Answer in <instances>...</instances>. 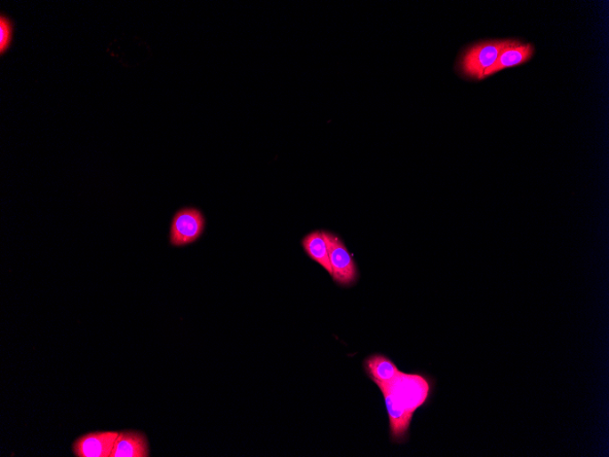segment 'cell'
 <instances>
[{
    "label": "cell",
    "instance_id": "6da1fadb",
    "mask_svg": "<svg viewBox=\"0 0 609 457\" xmlns=\"http://www.w3.org/2000/svg\"><path fill=\"white\" fill-rule=\"evenodd\" d=\"M384 384L393 397L413 414L428 404L435 389V380L431 376L401 371L390 382Z\"/></svg>",
    "mask_w": 609,
    "mask_h": 457
},
{
    "label": "cell",
    "instance_id": "52a82bcc",
    "mask_svg": "<svg viewBox=\"0 0 609 457\" xmlns=\"http://www.w3.org/2000/svg\"><path fill=\"white\" fill-rule=\"evenodd\" d=\"M149 443L146 434L134 430L119 432L111 457H148Z\"/></svg>",
    "mask_w": 609,
    "mask_h": 457
},
{
    "label": "cell",
    "instance_id": "5b68a950",
    "mask_svg": "<svg viewBox=\"0 0 609 457\" xmlns=\"http://www.w3.org/2000/svg\"><path fill=\"white\" fill-rule=\"evenodd\" d=\"M383 395L389 421L390 440L394 443H405L409 439V432L413 418L388 389L384 383H375Z\"/></svg>",
    "mask_w": 609,
    "mask_h": 457
},
{
    "label": "cell",
    "instance_id": "8992f818",
    "mask_svg": "<svg viewBox=\"0 0 609 457\" xmlns=\"http://www.w3.org/2000/svg\"><path fill=\"white\" fill-rule=\"evenodd\" d=\"M119 432L96 431L79 437L71 445L76 457H111Z\"/></svg>",
    "mask_w": 609,
    "mask_h": 457
},
{
    "label": "cell",
    "instance_id": "3957f363",
    "mask_svg": "<svg viewBox=\"0 0 609 457\" xmlns=\"http://www.w3.org/2000/svg\"><path fill=\"white\" fill-rule=\"evenodd\" d=\"M322 233L327 242L333 280L341 287L354 285L359 278V270L344 242L336 234L328 231Z\"/></svg>",
    "mask_w": 609,
    "mask_h": 457
},
{
    "label": "cell",
    "instance_id": "30bf717a",
    "mask_svg": "<svg viewBox=\"0 0 609 457\" xmlns=\"http://www.w3.org/2000/svg\"><path fill=\"white\" fill-rule=\"evenodd\" d=\"M302 245L305 253L311 260L324 267L330 275H333L327 242L322 231L316 230L307 235L302 239Z\"/></svg>",
    "mask_w": 609,
    "mask_h": 457
},
{
    "label": "cell",
    "instance_id": "277c9868",
    "mask_svg": "<svg viewBox=\"0 0 609 457\" xmlns=\"http://www.w3.org/2000/svg\"><path fill=\"white\" fill-rule=\"evenodd\" d=\"M205 220L198 208L184 207L174 214L170 228V244L173 247H185L200 238Z\"/></svg>",
    "mask_w": 609,
    "mask_h": 457
},
{
    "label": "cell",
    "instance_id": "ba28073f",
    "mask_svg": "<svg viewBox=\"0 0 609 457\" xmlns=\"http://www.w3.org/2000/svg\"><path fill=\"white\" fill-rule=\"evenodd\" d=\"M533 51L532 44L511 41L510 44L501 52L496 61L486 69L484 78L492 76L501 69L527 62L533 57Z\"/></svg>",
    "mask_w": 609,
    "mask_h": 457
},
{
    "label": "cell",
    "instance_id": "9c48e42d",
    "mask_svg": "<svg viewBox=\"0 0 609 457\" xmlns=\"http://www.w3.org/2000/svg\"><path fill=\"white\" fill-rule=\"evenodd\" d=\"M364 366L367 375L374 383H389L400 373L396 364L380 354L367 357Z\"/></svg>",
    "mask_w": 609,
    "mask_h": 457
},
{
    "label": "cell",
    "instance_id": "8fae6325",
    "mask_svg": "<svg viewBox=\"0 0 609 457\" xmlns=\"http://www.w3.org/2000/svg\"><path fill=\"white\" fill-rule=\"evenodd\" d=\"M14 36V21L5 16L0 15V54L4 55L12 46Z\"/></svg>",
    "mask_w": 609,
    "mask_h": 457
},
{
    "label": "cell",
    "instance_id": "7a4b0ae2",
    "mask_svg": "<svg viewBox=\"0 0 609 457\" xmlns=\"http://www.w3.org/2000/svg\"><path fill=\"white\" fill-rule=\"evenodd\" d=\"M510 43L511 41L484 42L469 48L459 61L461 76L474 80L485 79L486 69L496 61L501 52Z\"/></svg>",
    "mask_w": 609,
    "mask_h": 457
}]
</instances>
